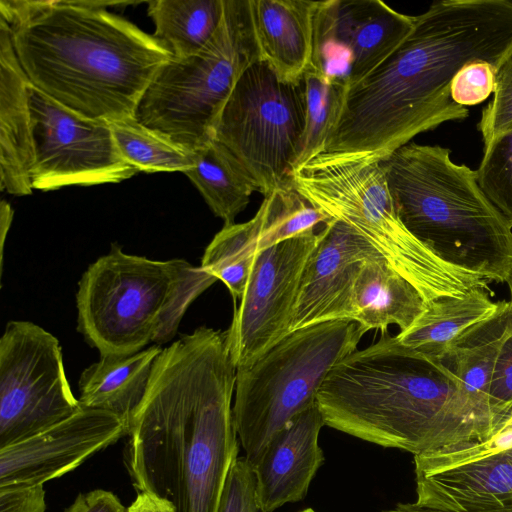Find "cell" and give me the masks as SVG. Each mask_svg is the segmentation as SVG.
Listing matches in <instances>:
<instances>
[{
    "label": "cell",
    "mask_w": 512,
    "mask_h": 512,
    "mask_svg": "<svg viewBox=\"0 0 512 512\" xmlns=\"http://www.w3.org/2000/svg\"><path fill=\"white\" fill-rule=\"evenodd\" d=\"M235 384L225 332L200 326L162 349L128 424L123 459L138 493L175 512H218L239 452Z\"/></svg>",
    "instance_id": "6da1fadb"
},
{
    "label": "cell",
    "mask_w": 512,
    "mask_h": 512,
    "mask_svg": "<svg viewBox=\"0 0 512 512\" xmlns=\"http://www.w3.org/2000/svg\"><path fill=\"white\" fill-rule=\"evenodd\" d=\"M511 53L512 0L434 2L381 64L346 86L319 155L383 161L416 135L465 119L468 109L451 98L454 76L474 61L498 70Z\"/></svg>",
    "instance_id": "7a4b0ae2"
},
{
    "label": "cell",
    "mask_w": 512,
    "mask_h": 512,
    "mask_svg": "<svg viewBox=\"0 0 512 512\" xmlns=\"http://www.w3.org/2000/svg\"><path fill=\"white\" fill-rule=\"evenodd\" d=\"M132 2L0 1L17 59L29 82L89 119L134 118L158 69L171 55L107 6Z\"/></svg>",
    "instance_id": "3957f363"
},
{
    "label": "cell",
    "mask_w": 512,
    "mask_h": 512,
    "mask_svg": "<svg viewBox=\"0 0 512 512\" xmlns=\"http://www.w3.org/2000/svg\"><path fill=\"white\" fill-rule=\"evenodd\" d=\"M316 403L326 426L413 455L487 439L459 378L387 331L330 370Z\"/></svg>",
    "instance_id": "277c9868"
},
{
    "label": "cell",
    "mask_w": 512,
    "mask_h": 512,
    "mask_svg": "<svg viewBox=\"0 0 512 512\" xmlns=\"http://www.w3.org/2000/svg\"><path fill=\"white\" fill-rule=\"evenodd\" d=\"M439 145L406 144L382 161L398 216L446 263L506 282L512 228L481 190L476 170Z\"/></svg>",
    "instance_id": "5b68a950"
},
{
    "label": "cell",
    "mask_w": 512,
    "mask_h": 512,
    "mask_svg": "<svg viewBox=\"0 0 512 512\" xmlns=\"http://www.w3.org/2000/svg\"><path fill=\"white\" fill-rule=\"evenodd\" d=\"M216 280L184 259L151 260L113 244L78 283L77 329L100 356L161 346L175 337L189 306Z\"/></svg>",
    "instance_id": "8992f818"
},
{
    "label": "cell",
    "mask_w": 512,
    "mask_h": 512,
    "mask_svg": "<svg viewBox=\"0 0 512 512\" xmlns=\"http://www.w3.org/2000/svg\"><path fill=\"white\" fill-rule=\"evenodd\" d=\"M292 184L315 207L361 234L428 302L491 291L486 278L446 263L404 226L382 161L321 154L294 169Z\"/></svg>",
    "instance_id": "52a82bcc"
},
{
    "label": "cell",
    "mask_w": 512,
    "mask_h": 512,
    "mask_svg": "<svg viewBox=\"0 0 512 512\" xmlns=\"http://www.w3.org/2000/svg\"><path fill=\"white\" fill-rule=\"evenodd\" d=\"M261 61L249 0H225L219 28L196 54L169 59L144 91L134 118L195 152L214 140L221 112L241 75Z\"/></svg>",
    "instance_id": "ba28073f"
},
{
    "label": "cell",
    "mask_w": 512,
    "mask_h": 512,
    "mask_svg": "<svg viewBox=\"0 0 512 512\" xmlns=\"http://www.w3.org/2000/svg\"><path fill=\"white\" fill-rule=\"evenodd\" d=\"M364 334L347 319L307 326L236 370L233 419L252 466L289 420L316 403L330 370L357 349Z\"/></svg>",
    "instance_id": "9c48e42d"
},
{
    "label": "cell",
    "mask_w": 512,
    "mask_h": 512,
    "mask_svg": "<svg viewBox=\"0 0 512 512\" xmlns=\"http://www.w3.org/2000/svg\"><path fill=\"white\" fill-rule=\"evenodd\" d=\"M305 127L304 82L281 80L263 61L239 78L219 117L214 140L267 196L292 185Z\"/></svg>",
    "instance_id": "30bf717a"
},
{
    "label": "cell",
    "mask_w": 512,
    "mask_h": 512,
    "mask_svg": "<svg viewBox=\"0 0 512 512\" xmlns=\"http://www.w3.org/2000/svg\"><path fill=\"white\" fill-rule=\"evenodd\" d=\"M81 408L69 386L58 339L35 323L9 321L0 339V448Z\"/></svg>",
    "instance_id": "8fae6325"
},
{
    "label": "cell",
    "mask_w": 512,
    "mask_h": 512,
    "mask_svg": "<svg viewBox=\"0 0 512 512\" xmlns=\"http://www.w3.org/2000/svg\"><path fill=\"white\" fill-rule=\"evenodd\" d=\"M32 121L33 189L118 183L139 172L122 156L109 122L83 117L27 86Z\"/></svg>",
    "instance_id": "7c38bea8"
},
{
    "label": "cell",
    "mask_w": 512,
    "mask_h": 512,
    "mask_svg": "<svg viewBox=\"0 0 512 512\" xmlns=\"http://www.w3.org/2000/svg\"><path fill=\"white\" fill-rule=\"evenodd\" d=\"M322 229L259 251L247 285L225 331L237 369L257 358L290 333L300 286Z\"/></svg>",
    "instance_id": "4fadbf2b"
},
{
    "label": "cell",
    "mask_w": 512,
    "mask_h": 512,
    "mask_svg": "<svg viewBox=\"0 0 512 512\" xmlns=\"http://www.w3.org/2000/svg\"><path fill=\"white\" fill-rule=\"evenodd\" d=\"M417 498L430 512L512 507V424L489 439L414 455Z\"/></svg>",
    "instance_id": "5bb4252c"
},
{
    "label": "cell",
    "mask_w": 512,
    "mask_h": 512,
    "mask_svg": "<svg viewBox=\"0 0 512 512\" xmlns=\"http://www.w3.org/2000/svg\"><path fill=\"white\" fill-rule=\"evenodd\" d=\"M416 16L379 0L318 1L311 66L351 86L381 64L408 36Z\"/></svg>",
    "instance_id": "9a60e30c"
},
{
    "label": "cell",
    "mask_w": 512,
    "mask_h": 512,
    "mask_svg": "<svg viewBox=\"0 0 512 512\" xmlns=\"http://www.w3.org/2000/svg\"><path fill=\"white\" fill-rule=\"evenodd\" d=\"M127 435L128 423L117 415L82 407L51 427L0 448V487L43 485Z\"/></svg>",
    "instance_id": "2e32d148"
},
{
    "label": "cell",
    "mask_w": 512,
    "mask_h": 512,
    "mask_svg": "<svg viewBox=\"0 0 512 512\" xmlns=\"http://www.w3.org/2000/svg\"><path fill=\"white\" fill-rule=\"evenodd\" d=\"M379 257L383 256L348 224L335 219L326 224L305 269L290 332L351 320L356 277L366 261Z\"/></svg>",
    "instance_id": "e0dca14e"
},
{
    "label": "cell",
    "mask_w": 512,
    "mask_h": 512,
    "mask_svg": "<svg viewBox=\"0 0 512 512\" xmlns=\"http://www.w3.org/2000/svg\"><path fill=\"white\" fill-rule=\"evenodd\" d=\"M325 426L317 403L294 416L268 442L252 466L261 512L305 498L325 457L318 438Z\"/></svg>",
    "instance_id": "ac0fdd59"
},
{
    "label": "cell",
    "mask_w": 512,
    "mask_h": 512,
    "mask_svg": "<svg viewBox=\"0 0 512 512\" xmlns=\"http://www.w3.org/2000/svg\"><path fill=\"white\" fill-rule=\"evenodd\" d=\"M28 78L0 20V189L15 196L32 193L34 145Z\"/></svg>",
    "instance_id": "d6986e66"
},
{
    "label": "cell",
    "mask_w": 512,
    "mask_h": 512,
    "mask_svg": "<svg viewBox=\"0 0 512 512\" xmlns=\"http://www.w3.org/2000/svg\"><path fill=\"white\" fill-rule=\"evenodd\" d=\"M249 1L261 61L281 80L301 82L312 62L318 1Z\"/></svg>",
    "instance_id": "ffe728a7"
},
{
    "label": "cell",
    "mask_w": 512,
    "mask_h": 512,
    "mask_svg": "<svg viewBox=\"0 0 512 512\" xmlns=\"http://www.w3.org/2000/svg\"><path fill=\"white\" fill-rule=\"evenodd\" d=\"M511 335L512 309L509 302L500 301L494 313L451 343L443 360L459 378L487 439L501 426L490 409L489 386L502 346Z\"/></svg>",
    "instance_id": "44dd1931"
},
{
    "label": "cell",
    "mask_w": 512,
    "mask_h": 512,
    "mask_svg": "<svg viewBox=\"0 0 512 512\" xmlns=\"http://www.w3.org/2000/svg\"><path fill=\"white\" fill-rule=\"evenodd\" d=\"M429 302L383 257L366 261L353 286L351 320L364 333L387 331L397 325L400 332L410 328Z\"/></svg>",
    "instance_id": "7402d4cb"
},
{
    "label": "cell",
    "mask_w": 512,
    "mask_h": 512,
    "mask_svg": "<svg viewBox=\"0 0 512 512\" xmlns=\"http://www.w3.org/2000/svg\"><path fill=\"white\" fill-rule=\"evenodd\" d=\"M163 348L152 345L129 355H104L79 378L81 407L113 413L129 424L140 405Z\"/></svg>",
    "instance_id": "603a6c76"
},
{
    "label": "cell",
    "mask_w": 512,
    "mask_h": 512,
    "mask_svg": "<svg viewBox=\"0 0 512 512\" xmlns=\"http://www.w3.org/2000/svg\"><path fill=\"white\" fill-rule=\"evenodd\" d=\"M491 291L477 289L459 296L435 299L398 341L443 362L451 343L465 330L494 313L499 302Z\"/></svg>",
    "instance_id": "cb8c5ba5"
},
{
    "label": "cell",
    "mask_w": 512,
    "mask_h": 512,
    "mask_svg": "<svg viewBox=\"0 0 512 512\" xmlns=\"http://www.w3.org/2000/svg\"><path fill=\"white\" fill-rule=\"evenodd\" d=\"M225 0H152L147 13L155 25L152 37L171 59L199 52L214 36Z\"/></svg>",
    "instance_id": "d4e9b609"
},
{
    "label": "cell",
    "mask_w": 512,
    "mask_h": 512,
    "mask_svg": "<svg viewBox=\"0 0 512 512\" xmlns=\"http://www.w3.org/2000/svg\"><path fill=\"white\" fill-rule=\"evenodd\" d=\"M194 166L185 174L201 193L224 226L235 223L236 216L249 203L254 185L234 162L225 148L213 140L194 152Z\"/></svg>",
    "instance_id": "484cf974"
},
{
    "label": "cell",
    "mask_w": 512,
    "mask_h": 512,
    "mask_svg": "<svg viewBox=\"0 0 512 512\" xmlns=\"http://www.w3.org/2000/svg\"><path fill=\"white\" fill-rule=\"evenodd\" d=\"M263 228L260 206L247 222L224 226L206 247L201 268L221 280L234 301L240 300L259 249Z\"/></svg>",
    "instance_id": "4316f807"
},
{
    "label": "cell",
    "mask_w": 512,
    "mask_h": 512,
    "mask_svg": "<svg viewBox=\"0 0 512 512\" xmlns=\"http://www.w3.org/2000/svg\"><path fill=\"white\" fill-rule=\"evenodd\" d=\"M305 127L294 169L319 155L341 109L346 84L310 66L303 76ZM294 171V170H293Z\"/></svg>",
    "instance_id": "83f0119b"
},
{
    "label": "cell",
    "mask_w": 512,
    "mask_h": 512,
    "mask_svg": "<svg viewBox=\"0 0 512 512\" xmlns=\"http://www.w3.org/2000/svg\"><path fill=\"white\" fill-rule=\"evenodd\" d=\"M118 150L139 172L181 171L194 166V153L128 118L110 123Z\"/></svg>",
    "instance_id": "f1b7e54d"
},
{
    "label": "cell",
    "mask_w": 512,
    "mask_h": 512,
    "mask_svg": "<svg viewBox=\"0 0 512 512\" xmlns=\"http://www.w3.org/2000/svg\"><path fill=\"white\" fill-rule=\"evenodd\" d=\"M260 206L263 209L260 251L294 237L318 232V227L334 220L304 198L293 184L274 190L264 197Z\"/></svg>",
    "instance_id": "f546056e"
},
{
    "label": "cell",
    "mask_w": 512,
    "mask_h": 512,
    "mask_svg": "<svg viewBox=\"0 0 512 512\" xmlns=\"http://www.w3.org/2000/svg\"><path fill=\"white\" fill-rule=\"evenodd\" d=\"M478 184L512 228V130L483 147Z\"/></svg>",
    "instance_id": "4dcf8cb0"
},
{
    "label": "cell",
    "mask_w": 512,
    "mask_h": 512,
    "mask_svg": "<svg viewBox=\"0 0 512 512\" xmlns=\"http://www.w3.org/2000/svg\"><path fill=\"white\" fill-rule=\"evenodd\" d=\"M478 130L484 147L512 130V53L496 72L493 98L482 110Z\"/></svg>",
    "instance_id": "1f68e13d"
},
{
    "label": "cell",
    "mask_w": 512,
    "mask_h": 512,
    "mask_svg": "<svg viewBox=\"0 0 512 512\" xmlns=\"http://www.w3.org/2000/svg\"><path fill=\"white\" fill-rule=\"evenodd\" d=\"M496 68L485 61H474L462 67L451 82V98L463 107L477 105L493 93Z\"/></svg>",
    "instance_id": "d6a6232c"
},
{
    "label": "cell",
    "mask_w": 512,
    "mask_h": 512,
    "mask_svg": "<svg viewBox=\"0 0 512 512\" xmlns=\"http://www.w3.org/2000/svg\"><path fill=\"white\" fill-rule=\"evenodd\" d=\"M255 487L252 465L245 457L237 458L230 469L218 512H261Z\"/></svg>",
    "instance_id": "836d02e7"
},
{
    "label": "cell",
    "mask_w": 512,
    "mask_h": 512,
    "mask_svg": "<svg viewBox=\"0 0 512 512\" xmlns=\"http://www.w3.org/2000/svg\"><path fill=\"white\" fill-rule=\"evenodd\" d=\"M489 405L495 419L502 425L512 411V335L502 346L492 373Z\"/></svg>",
    "instance_id": "e575fe53"
},
{
    "label": "cell",
    "mask_w": 512,
    "mask_h": 512,
    "mask_svg": "<svg viewBox=\"0 0 512 512\" xmlns=\"http://www.w3.org/2000/svg\"><path fill=\"white\" fill-rule=\"evenodd\" d=\"M43 485L0 487V512H45Z\"/></svg>",
    "instance_id": "d590c367"
},
{
    "label": "cell",
    "mask_w": 512,
    "mask_h": 512,
    "mask_svg": "<svg viewBox=\"0 0 512 512\" xmlns=\"http://www.w3.org/2000/svg\"><path fill=\"white\" fill-rule=\"evenodd\" d=\"M64 512H128V508L111 491L95 489L80 493Z\"/></svg>",
    "instance_id": "8d00e7d4"
},
{
    "label": "cell",
    "mask_w": 512,
    "mask_h": 512,
    "mask_svg": "<svg viewBox=\"0 0 512 512\" xmlns=\"http://www.w3.org/2000/svg\"><path fill=\"white\" fill-rule=\"evenodd\" d=\"M128 512H175L167 502L146 493H138Z\"/></svg>",
    "instance_id": "74e56055"
},
{
    "label": "cell",
    "mask_w": 512,
    "mask_h": 512,
    "mask_svg": "<svg viewBox=\"0 0 512 512\" xmlns=\"http://www.w3.org/2000/svg\"><path fill=\"white\" fill-rule=\"evenodd\" d=\"M14 211L11 208L10 204L5 200L1 201L0 204V245H1V273L3 270V260H4V245L6 236L10 229L12 219H13Z\"/></svg>",
    "instance_id": "f35d334b"
},
{
    "label": "cell",
    "mask_w": 512,
    "mask_h": 512,
    "mask_svg": "<svg viewBox=\"0 0 512 512\" xmlns=\"http://www.w3.org/2000/svg\"><path fill=\"white\" fill-rule=\"evenodd\" d=\"M383 512H426L414 505V503H398L394 508Z\"/></svg>",
    "instance_id": "ab89813d"
},
{
    "label": "cell",
    "mask_w": 512,
    "mask_h": 512,
    "mask_svg": "<svg viewBox=\"0 0 512 512\" xmlns=\"http://www.w3.org/2000/svg\"><path fill=\"white\" fill-rule=\"evenodd\" d=\"M506 283L508 284V287H509V290H510V301H509V304H510V307L512 309V271L506 281Z\"/></svg>",
    "instance_id": "60d3db41"
},
{
    "label": "cell",
    "mask_w": 512,
    "mask_h": 512,
    "mask_svg": "<svg viewBox=\"0 0 512 512\" xmlns=\"http://www.w3.org/2000/svg\"><path fill=\"white\" fill-rule=\"evenodd\" d=\"M424 511L430 512V511H427V510H424ZM484 512H512V507L496 509V510H490V511H484Z\"/></svg>",
    "instance_id": "b9f144b4"
},
{
    "label": "cell",
    "mask_w": 512,
    "mask_h": 512,
    "mask_svg": "<svg viewBox=\"0 0 512 512\" xmlns=\"http://www.w3.org/2000/svg\"><path fill=\"white\" fill-rule=\"evenodd\" d=\"M299 512H315L312 508H306V509H303Z\"/></svg>",
    "instance_id": "7bdbcfd3"
}]
</instances>
